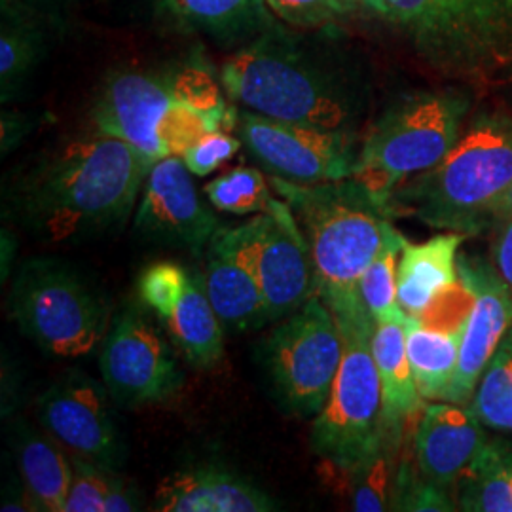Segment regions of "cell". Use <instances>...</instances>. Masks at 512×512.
Instances as JSON below:
<instances>
[{
  "label": "cell",
  "instance_id": "3",
  "mask_svg": "<svg viewBox=\"0 0 512 512\" xmlns=\"http://www.w3.org/2000/svg\"><path fill=\"white\" fill-rule=\"evenodd\" d=\"M512 183V114L480 112L439 164L399 186L389 217H414L459 234L494 226V211Z\"/></svg>",
  "mask_w": 512,
  "mask_h": 512
},
{
  "label": "cell",
  "instance_id": "12",
  "mask_svg": "<svg viewBox=\"0 0 512 512\" xmlns=\"http://www.w3.org/2000/svg\"><path fill=\"white\" fill-rule=\"evenodd\" d=\"M239 139L272 177L296 184L329 183L353 177L357 133L330 131L253 110L239 112Z\"/></svg>",
  "mask_w": 512,
  "mask_h": 512
},
{
  "label": "cell",
  "instance_id": "2",
  "mask_svg": "<svg viewBox=\"0 0 512 512\" xmlns=\"http://www.w3.org/2000/svg\"><path fill=\"white\" fill-rule=\"evenodd\" d=\"M220 82L243 109L330 131L357 133L370 99L355 63L277 25L230 55Z\"/></svg>",
  "mask_w": 512,
  "mask_h": 512
},
{
  "label": "cell",
  "instance_id": "32",
  "mask_svg": "<svg viewBox=\"0 0 512 512\" xmlns=\"http://www.w3.org/2000/svg\"><path fill=\"white\" fill-rule=\"evenodd\" d=\"M452 492L429 482L410 459L403 458L393 484L391 509L410 512H452L458 511V503Z\"/></svg>",
  "mask_w": 512,
  "mask_h": 512
},
{
  "label": "cell",
  "instance_id": "28",
  "mask_svg": "<svg viewBox=\"0 0 512 512\" xmlns=\"http://www.w3.org/2000/svg\"><path fill=\"white\" fill-rule=\"evenodd\" d=\"M404 437L380 425V437L365 461L349 473L351 509L357 512H382L391 509L393 484L397 476V459L403 450Z\"/></svg>",
  "mask_w": 512,
  "mask_h": 512
},
{
  "label": "cell",
  "instance_id": "1",
  "mask_svg": "<svg viewBox=\"0 0 512 512\" xmlns=\"http://www.w3.org/2000/svg\"><path fill=\"white\" fill-rule=\"evenodd\" d=\"M141 150L97 131L54 148L4 200L8 217L48 243H80L126 226L152 169Z\"/></svg>",
  "mask_w": 512,
  "mask_h": 512
},
{
  "label": "cell",
  "instance_id": "7",
  "mask_svg": "<svg viewBox=\"0 0 512 512\" xmlns=\"http://www.w3.org/2000/svg\"><path fill=\"white\" fill-rule=\"evenodd\" d=\"M8 310L21 334L59 359L90 355L103 344L114 319L103 287L55 256H35L19 264Z\"/></svg>",
  "mask_w": 512,
  "mask_h": 512
},
{
  "label": "cell",
  "instance_id": "20",
  "mask_svg": "<svg viewBox=\"0 0 512 512\" xmlns=\"http://www.w3.org/2000/svg\"><path fill=\"white\" fill-rule=\"evenodd\" d=\"M154 511L272 512L279 503L253 480L219 463H194L158 484Z\"/></svg>",
  "mask_w": 512,
  "mask_h": 512
},
{
  "label": "cell",
  "instance_id": "11",
  "mask_svg": "<svg viewBox=\"0 0 512 512\" xmlns=\"http://www.w3.org/2000/svg\"><path fill=\"white\" fill-rule=\"evenodd\" d=\"M148 311L128 304L114 315L101 344L103 384L124 410L162 403L183 387L179 361Z\"/></svg>",
  "mask_w": 512,
  "mask_h": 512
},
{
  "label": "cell",
  "instance_id": "37",
  "mask_svg": "<svg viewBox=\"0 0 512 512\" xmlns=\"http://www.w3.org/2000/svg\"><path fill=\"white\" fill-rule=\"evenodd\" d=\"M495 226L497 234L492 247L495 268L512 289V219L503 220Z\"/></svg>",
  "mask_w": 512,
  "mask_h": 512
},
{
  "label": "cell",
  "instance_id": "24",
  "mask_svg": "<svg viewBox=\"0 0 512 512\" xmlns=\"http://www.w3.org/2000/svg\"><path fill=\"white\" fill-rule=\"evenodd\" d=\"M152 4L186 31L219 42H251L277 25L266 0H152Z\"/></svg>",
  "mask_w": 512,
  "mask_h": 512
},
{
  "label": "cell",
  "instance_id": "8",
  "mask_svg": "<svg viewBox=\"0 0 512 512\" xmlns=\"http://www.w3.org/2000/svg\"><path fill=\"white\" fill-rule=\"evenodd\" d=\"M344 355L329 399L313 418V454L344 475L359 467L380 437L382 385L372 355L374 321L365 308L336 317Z\"/></svg>",
  "mask_w": 512,
  "mask_h": 512
},
{
  "label": "cell",
  "instance_id": "10",
  "mask_svg": "<svg viewBox=\"0 0 512 512\" xmlns=\"http://www.w3.org/2000/svg\"><path fill=\"white\" fill-rule=\"evenodd\" d=\"M344 355V338L325 300L315 294L283 317L260 348V363L281 408L311 420L329 399Z\"/></svg>",
  "mask_w": 512,
  "mask_h": 512
},
{
  "label": "cell",
  "instance_id": "33",
  "mask_svg": "<svg viewBox=\"0 0 512 512\" xmlns=\"http://www.w3.org/2000/svg\"><path fill=\"white\" fill-rule=\"evenodd\" d=\"M275 18L298 29H319L359 16L353 0H266Z\"/></svg>",
  "mask_w": 512,
  "mask_h": 512
},
{
  "label": "cell",
  "instance_id": "13",
  "mask_svg": "<svg viewBox=\"0 0 512 512\" xmlns=\"http://www.w3.org/2000/svg\"><path fill=\"white\" fill-rule=\"evenodd\" d=\"M112 406L116 404L103 382L71 370L38 397L37 418L76 458L116 471L124 465L128 448Z\"/></svg>",
  "mask_w": 512,
  "mask_h": 512
},
{
  "label": "cell",
  "instance_id": "30",
  "mask_svg": "<svg viewBox=\"0 0 512 512\" xmlns=\"http://www.w3.org/2000/svg\"><path fill=\"white\" fill-rule=\"evenodd\" d=\"M205 196L215 209L232 215L270 213L275 200L264 175L255 167H236L205 186Z\"/></svg>",
  "mask_w": 512,
  "mask_h": 512
},
{
  "label": "cell",
  "instance_id": "4",
  "mask_svg": "<svg viewBox=\"0 0 512 512\" xmlns=\"http://www.w3.org/2000/svg\"><path fill=\"white\" fill-rule=\"evenodd\" d=\"M310 247L317 294L334 317L365 308L359 281L395 232L384 203L353 177L296 184L272 179Z\"/></svg>",
  "mask_w": 512,
  "mask_h": 512
},
{
  "label": "cell",
  "instance_id": "39",
  "mask_svg": "<svg viewBox=\"0 0 512 512\" xmlns=\"http://www.w3.org/2000/svg\"><path fill=\"white\" fill-rule=\"evenodd\" d=\"M509 219H512V183L511 186L507 188V192L503 194V198L497 203V207H495L494 226L495 224H499V222H503V220ZM494 226H492V228H494Z\"/></svg>",
  "mask_w": 512,
  "mask_h": 512
},
{
  "label": "cell",
  "instance_id": "14",
  "mask_svg": "<svg viewBox=\"0 0 512 512\" xmlns=\"http://www.w3.org/2000/svg\"><path fill=\"white\" fill-rule=\"evenodd\" d=\"M141 304L156 315L171 344L196 368H211L224 355V325L202 279L175 262H156L139 277Z\"/></svg>",
  "mask_w": 512,
  "mask_h": 512
},
{
  "label": "cell",
  "instance_id": "22",
  "mask_svg": "<svg viewBox=\"0 0 512 512\" xmlns=\"http://www.w3.org/2000/svg\"><path fill=\"white\" fill-rule=\"evenodd\" d=\"M465 238L446 232L423 243L404 241L397 268V300L404 313L421 317L458 283V251Z\"/></svg>",
  "mask_w": 512,
  "mask_h": 512
},
{
  "label": "cell",
  "instance_id": "40",
  "mask_svg": "<svg viewBox=\"0 0 512 512\" xmlns=\"http://www.w3.org/2000/svg\"><path fill=\"white\" fill-rule=\"evenodd\" d=\"M353 4L357 6V10H359V16H361V14H365V16H372L374 0H353Z\"/></svg>",
  "mask_w": 512,
  "mask_h": 512
},
{
  "label": "cell",
  "instance_id": "19",
  "mask_svg": "<svg viewBox=\"0 0 512 512\" xmlns=\"http://www.w3.org/2000/svg\"><path fill=\"white\" fill-rule=\"evenodd\" d=\"M484 423L463 404H425L412 435L414 461L423 478L456 492L459 478L486 446Z\"/></svg>",
  "mask_w": 512,
  "mask_h": 512
},
{
  "label": "cell",
  "instance_id": "25",
  "mask_svg": "<svg viewBox=\"0 0 512 512\" xmlns=\"http://www.w3.org/2000/svg\"><path fill=\"white\" fill-rule=\"evenodd\" d=\"M465 327L431 329L406 313V353L423 401H446L456 376Z\"/></svg>",
  "mask_w": 512,
  "mask_h": 512
},
{
  "label": "cell",
  "instance_id": "31",
  "mask_svg": "<svg viewBox=\"0 0 512 512\" xmlns=\"http://www.w3.org/2000/svg\"><path fill=\"white\" fill-rule=\"evenodd\" d=\"M406 239L395 230L359 281V298L372 321L403 310L397 300V268Z\"/></svg>",
  "mask_w": 512,
  "mask_h": 512
},
{
  "label": "cell",
  "instance_id": "17",
  "mask_svg": "<svg viewBox=\"0 0 512 512\" xmlns=\"http://www.w3.org/2000/svg\"><path fill=\"white\" fill-rule=\"evenodd\" d=\"M459 279L471 289L475 304L459 349L458 368L446 403H471L476 385L512 327V289L484 258L458 256Z\"/></svg>",
  "mask_w": 512,
  "mask_h": 512
},
{
  "label": "cell",
  "instance_id": "23",
  "mask_svg": "<svg viewBox=\"0 0 512 512\" xmlns=\"http://www.w3.org/2000/svg\"><path fill=\"white\" fill-rule=\"evenodd\" d=\"M6 440L37 511H65L73 480V461H67L54 440L38 433L21 418H14L8 423Z\"/></svg>",
  "mask_w": 512,
  "mask_h": 512
},
{
  "label": "cell",
  "instance_id": "26",
  "mask_svg": "<svg viewBox=\"0 0 512 512\" xmlns=\"http://www.w3.org/2000/svg\"><path fill=\"white\" fill-rule=\"evenodd\" d=\"M454 494L458 511L512 512V442L488 440Z\"/></svg>",
  "mask_w": 512,
  "mask_h": 512
},
{
  "label": "cell",
  "instance_id": "29",
  "mask_svg": "<svg viewBox=\"0 0 512 512\" xmlns=\"http://www.w3.org/2000/svg\"><path fill=\"white\" fill-rule=\"evenodd\" d=\"M471 408L484 427L512 433V327L484 368Z\"/></svg>",
  "mask_w": 512,
  "mask_h": 512
},
{
  "label": "cell",
  "instance_id": "38",
  "mask_svg": "<svg viewBox=\"0 0 512 512\" xmlns=\"http://www.w3.org/2000/svg\"><path fill=\"white\" fill-rule=\"evenodd\" d=\"M33 120L18 112H2V154L12 152L33 129Z\"/></svg>",
  "mask_w": 512,
  "mask_h": 512
},
{
  "label": "cell",
  "instance_id": "5",
  "mask_svg": "<svg viewBox=\"0 0 512 512\" xmlns=\"http://www.w3.org/2000/svg\"><path fill=\"white\" fill-rule=\"evenodd\" d=\"M372 18L399 29L450 78L482 80L512 67V0H374Z\"/></svg>",
  "mask_w": 512,
  "mask_h": 512
},
{
  "label": "cell",
  "instance_id": "27",
  "mask_svg": "<svg viewBox=\"0 0 512 512\" xmlns=\"http://www.w3.org/2000/svg\"><path fill=\"white\" fill-rule=\"evenodd\" d=\"M0 99L12 101L37 67L44 35L19 0H0Z\"/></svg>",
  "mask_w": 512,
  "mask_h": 512
},
{
  "label": "cell",
  "instance_id": "21",
  "mask_svg": "<svg viewBox=\"0 0 512 512\" xmlns=\"http://www.w3.org/2000/svg\"><path fill=\"white\" fill-rule=\"evenodd\" d=\"M404 319L406 313L397 311L374 321L372 330V355L382 385L380 425L399 437L418 427L425 408L406 353Z\"/></svg>",
  "mask_w": 512,
  "mask_h": 512
},
{
  "label": "cell",
  "instance_id": "15",
  "mask_svg": "<svg viewBox=\"0 0 512 512\" xmlns=\"http://www.w3.org/2000/svg\"><path fill=\"white\" fill-rule=\"evenodd\" d=\"M181 156L152 165L133 215V234L148 243L200 255L219 222L202 202Z\"/></svg>",
  "mask_w": 512,
  "mask_h": 512
},
{
  "label": "cell",
  "instance_id": "35",
  "mask_svg": "<svg viewBox=\"0 0 512 512\" xmlns=\"http://www.w3.org/2000/svg\"><path fill=\"white\" fill-rule=\"evenodd\" d=\"M241 145V139L232 137L228 131H213L188 148L181 158L192 175L207 177L215 173L220 165L232 160Z\"/></svg>",
  "mask_w": 512,
  "mask_h": 512
},
{
  "label": "cell",
  "instance_id": "36",
  "mask_svg": "<svg viewBox=\"0 0 512 512\" xmlns=\"http://www.w3.org/2000/svg\"><path fill=\"white\" fill-rule=\"evenodd\" d=\"M141 499L137 488L129 482L128 478L118 475L116 471L110 473L109 492L105 497V512H133L141 511Z\"/></svg>",
  "mask_w": 512,
  "mask_h": 512
},
{
  "label": "cell",
  "instance_id": "34",
  "mask_svg": "<svg viewBox=\"0 0 512 512\" xmlns=\"http://www.w3.org/2000/svg\"><path fill=\"white\" fill-rule=\"evenodd\" d=\"M88 459H73V480L63 512H105V497L109 492L110 473Z\"/></svg>",
  "mask_w": 512,
  "mask_h": 512
},
{
  "label": "cell",
  "instance_id": "16",
  "mask_svg": "<svg viewBox=\"0 0 512 512\" xmlns=\"http://www.w3.org/2000/svg\"><path fill=\"white\" fill-rule=\"evenodd\" d=\"M253 222L258 281L268 323L281 321L317 294L310 247L287 202L260 213Z\"/></svg>",
  "mask_w": 512,
  "mask_h": 512
},
{
  "label": "cell",
  "instance_id": "18",
  "mask_svg": "<svg viewBox=\"0 0 512 512\" xmlns=\"http://www.w3.org/2000/svg\"><path fill=\"white\" fill-rule=\"evenodd\" d=\"M202 281L224 329L255 330L268 323L251 220L215 232L205 251Z\"/></svg>",
  "mask_w": 512,
  "mask_h": 512
},
{
  "label": "cell",
  "instance_id": "6",
  "mask_svg": "<svg viewBox=\"0 0 512 512\" xmlns=\"http://www.w3.org/2000/svg\"><path fill=\"white\" fill-rule=\"evenodd\" d=\"M471 110L459 90L404 93L366 129L353 179L387 207L389 196L429 171L458 143Z\"/></svg>",
  "mask_w": 512,
  "mask_h": 512
},
{
  "label": "cell",
  "instance_id": "9",
  "mask_svg": "<svg viewBox=\"0 0 512 512\" xmlns=\"http://www.w3.org/2000/svg\"><path fill=\"white\" fill-rule=\"evenodd\" d=\"M93 122L152 162L183 156L207 133L222 129L215 118L186 101L173 71L112 74L93 107Z\"/></svg>",
  "mask_w": 512,
  "mask_h": 512
}]
</instances>
